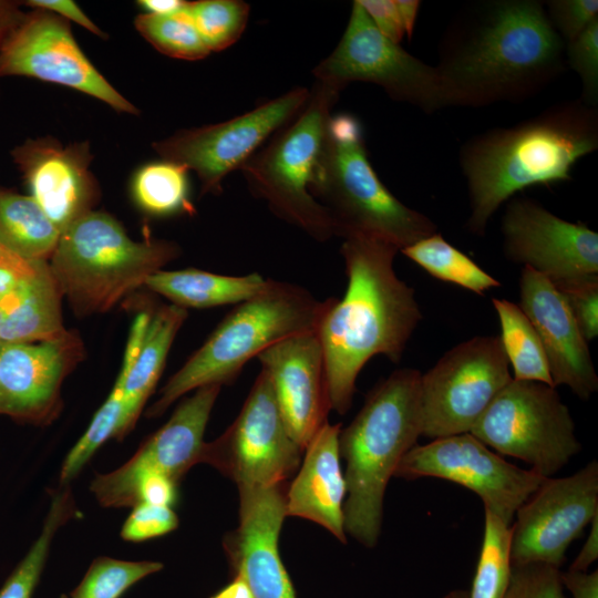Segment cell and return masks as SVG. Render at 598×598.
Here are the masks:
<instances>
[{
    "mask_svg": "<svg viewBox=\"0 0 598 598\" xmlns=\"http://www.w3.org/2000/svg\"><path fill=\"white\" fill-rule=\"evenodd\" d=\"M596 515L597 461L566 477H546L515 514L511 527L512 565L543 563L560 568L569 545Z\"/></svg>",
    "mask_w": 598,
    "mask_h": 598,
    "instance_id": "e0dca14e",
    "label": "cell"
},
{
    "mask_svg": "<svg viewBox=\"0 0 598 598\" xmlns=\"http://www.w3.org/2000/svg\"><path fill=\"white\" fill-rule=\"evenodd\" d=\"M75 514V502L69 488L58 491L52 495L41 534L3 584L0 589V598L32 597L55 533Z\"/></svg>",
    "mask_w": 598,
    "mask_h": 598,
    "instance_id": "4dcf8cb0",
    "label": "cell"
},
{
    "mask_svg": "<svg viewBox=\"0 0 598 598\" xmlns=\"http://www.w3.org/2000/svg\"><path fill=\"white\" fill-rule=\"evenodd\" d=\"M163 568L157 561L96 558L70 598H120L128 588Z\"/></svg>",
    "mask_w": 598,
    "mask_h": 598,
    "instance_id": "8d00e7d4",
    "label": "cell"
},
{
    "mask_svg": "<svg viewBox=\"0 0 598 598\" xmlns=\"http://www.w3.org/2000/svg\"><path fill=\"white\" fill-rule=\"evenodd\" d=\"M544 3L550 24L565 44L598 18L597 0H550Z\"/></svg>",
    "mask_w": 598,
    "mask_h": 598,
    "instance_id": "ab89813d",
    "label": "cell"
},
{
    "mask_svg": "<svg viewBox=\"0 0 598 598\" xmlns=\"http://www.w3.org/2000/svg\"><path fill=\"white\" fill-rule=\"evenodd\" d=\"M138 6L145 13L156 16H171L182 11L186 4L183 0H140Z\"/></svg>",
    "mask_w": 598,
    "mask_h": 598,
    "instance_id": "f907efd6",
    "label": "cell"
},
{
    "mask_svg": "<svg viewBox=\"0 0 598 598\" xmlns=\"http://www.w3.org/2000/svg\"><path fill=\"white\" fill-rule=\"evenodd\" d=\"M492 302L499 320V339L514 371L513 379L554 386L540 339L520 307L506 299L494 298Z\"/></svg>",
    "mask_w": 598,
    "mask_h": 598,
    "instance_id": "f1b7e54d",
    "label": "cell"
},
{
    "mask_svg": "<svg viewBox=\"0 0 598 598\" xmlns=\"http://www.w3.org/2000/svg\"><path fill=\"white\" fill-rule=\"evenodd\" d=\"M504 598H567L559 568L543 563L512 565Z\"/></svg>",
    "mask_w": 598,
    "mask_h": 598,
    "instance_id": "f35d334b",
    "label": "cell"
},
{
    "mask_svg": "<svg viewBox=\"0 0 598 598\" xmlns=\"http://www.w3.org/2000/svg\"><path fill=\"white\" fill-rule=\"evenodd\" d=\"M399 251L374 237L343 239L347 289L341 299H326L315 330L323 352L331 410L338 414L349 411L365 363L380 354L400 362L422 319L414 289L394 271Z\"/></svg>",
    "mask_w": 598,
    "mask_h": 598,
    "instance_id": "7a4b0ae2",
    "label": "cell"
},
{
    "mask_svg": "<svg viewBox=\"0 0 598 598\" xmlns=\"http://www.w3.org/2000/svg\"><path fill=\"white\" fill-rule=\"evenodd\" d=\"M268 282L258 272L226 276L190 268L158 270L147 278L145 286L184 309H204L239 305L260 293Z\"/></svg>",
    "mask_w": 598,
    "mask_h": 598,
    "instance_id": "4316f807",
    "label": "cell"
},
{
    "mask_svg": "<svg viewBox=\"0 0 598 598\" xmlns=\"http://www.w3.org/2000/svg\"><path fill=\"white\" fill-rule=\"evenodd\" d=\"M80 351V341L68 331L41 342H0V414L21 422H49L60 405L62 381Z\"/></svg>",
    "mask_w": 598,
    "mask_h": 598,
    "instance_id": "44dd1931",
    "label": "cell"
},
{
    "mask_svg": "<svg viewBox=\"0 0 598 598\" xmlns=\"http://www.w3.org/2000/svg\"><path fill=\"white\" fill-rule=\"evenodd\" d=\"M30 196L62 233L92 210L99 195L84 143L62 145L52 137L27 140L11 152Z\"/></svg>",
    "mask_w": 598,
    "mask_h": 598,
    "instance_id": "7402d4cb",
    "label": "cell"
},
{
    "mask_svg": "<svg viewBox=\"0 0 598 598\" xmlns=\"http://www.w3.org/2000/svg\"><path fill=\"white\" fill-rule=\"evenodd\" d=\"M485 509L484 535L468 598H504L511 574V527Z\"/></svg>",
    "mask_w": 598,
    "mask_h": 598,
    "instance_id": "1f68e13d",
    "label": "cell"
},
{
    "mask_svg": "<svg viewBox=\"0 0 598 598\" xmlns=\"http://www.w3.org/2000/svg\"><path fill=\"white\" fill-rule=\"evenodd\" d=\"M186 317V309L173 303L161 307L153 316L141 312L135 317L121 368L124 378V434L134 425L157 383Z\"/></svg>",
    "mask_w": 598,
    "mask_h": 598,
    "instance_id": "d4e9b609",
    "label": "cell"
},
{
    "mask_svg": "<svg viewBox=\"0 0 598 598\" xmlns=\"http://www.w3.org/2000/svg\"><path fill=\"white\" fill-rule=\"evenodd\" d=\"M305 450L291 437L267 373L260 370L229 427L204 444L200 462L234 481L237 488L286 483L299 468Z\"/></svg>",
    "mask_w": 598,
    "mask_h": 598,
    "instance_id": "7c38bea8",
    "label": "cell"
},
{
    "mask_svg": "<svg viewBox=\"0 0 598 598\" xmlns=\"http://www.w3.org/2000/svg\"><path fill=\"white\" fill-rule=\"evenodd\" d=\"M310 91L296 87L250 112L218 124L181 130L153 144L164 161L194 171L202 193H221L226 175L250 159L260 145L289 124L308 102Z\"/></svg>",
    "mask_w": 598,
    "mask_h": 598,
    "instance_id": "4fadbf2b",
    "label": "cell"
},
{
    "mask_svg": "<svg viewBox=\"0 0 598 598\" xmlns=\"http://www.w3.org/2000/svg\"><path fill=\"white\" fill-rule=\"evenodd\" d=\"M566 65L580 78V100L589 106L598 104V18L579 35L565 44Z\"/></svg>",
    "mask_w": 598,
    "mask_h": 598,
    "instance_id": "74e56055",
    "label": "cell"
},
{
    "mask_svg": "<svg viewBox=\"0 0 598 598\" xmlns=\"http://www.w3.org/2000/svg\"><path fill=\"white\" fill-rule=\"evenodd\" d=\"M20 276L0 267V302L14 288Z\"/></svg>",
    "mask_w": 598,
    "mask_h": 598,
    "instance_id": "db71d44e",
    "label": "cell"
},
{
    "mask_svg": "<svg viewBox=\"0 0 598 598\" xmlns=\"http://www.w3.org/2000/svg\"><path fill=\"white\" fill-rule=\"evenodd\" d=\"M134 24L146 41L168 56L194 61L210 53L186 14L185 7L171 16L141 13Z\"/></svg>",
    "mask_w": 598,
    "mask_h": 598,
    "instance_id": "d590c367",
    "label": "cell"
},
{
    "mask_svg": "<svg viewBox=\"0 0 598 598\" xmlns=\"http://www.w3.org/2000/svg\"><path fill=\"white\" fill-rule=\"evenodd\" d=\"M29 76L89 94L117 112L137 109L95 69L66 19L43 9L23 12L0 49V76Z\"/></svg>",
    "mask_w": 598,
    "mask_h": 598,
    "instance_id": "2e32d148",
    "label": "cell"
},
{
    "mask_svg": "<svg viewBox=\"0 0 598 598\" xmlns=\"http://www.w3.org/2000/svg\"><path fill=\"white\" fill-rule=\"evenodd\" d=\"M220 385L195 390L174 411L169 420L122 466L97 475L91 491L102 506L136 505V486L146 474L161 473L175 482L200 462L204 433Z\"/></svg>",
    "mask_w": 598,
    "mask_h": 598,
    "instance_id": "ac0fdd59",
    "label": "cell"
},
{
    "mask_svg": "<svg viewBox=\"0 0 598 598\" xmlns=\"http://www.w3.org/2000/svg\"><path fill=\"white\" fill-rule=\"evenodd\" d=\"M136 504L172 507L177 498V482L161 473L143 476L136 486Z\"/></svg>",
    "mask_w": 598,
    "mask_h": 598,
    "instance_id": "ee69618b",
    "label": "cell"
},
{
    "mask_svg": "<svg viewBox=\"0 0 598 598\" xmlns=\"http://www.w3.org/2000/svg\"><path fill=\"white\" fill-rule=\"evenodd\" d=\"M339 93L317 81L299 114L240 168L272 213L319 241L334 236V229L309 188Z\"/></svg>",
    "mask_w": 598,
    "mask_h": 598,
    "instance_id": "ba28073f",
    "label": "cell"
},
{
    "mask_svg": "<svg viewBox=\"0 0 598 598\" xmlns=\"http://www.w3.org/2000/svg\"><path fill=\"white\" fill-rule=\"evenodd\" d=\"M597 148L598 109L580 99L470 138L458 154L471 209L466 228L483 236L493 214L514 194L570 181L575 164Z\"/></svg>",
    "mask_w": 598,
    "mask_h": 598,
    "instance_id": "3957f363",
    "label": "cell"
},
{
    "mask_svg": "<svg viewBox=\"0 0 598 598\" xmlns=\"http://www.w3.org/2000/svg\"><path fill=\"white\" fill-rule=\"evenodd\" d=\"M519 307L543 344L554 386L567 385L579 399L598 390L588 342L580 333L564 295L545 277L523 267Z\"/></svg>",
    "mask_w": 598,
    "mask_h": 598,
    "instance_id": "603a6c76",
    "label": "cell"
},
{
    "mask_svg": "<svg viewBox=\"0 0 598 598\" xmlns=\"http://www.w3.org/2000/svg\"><path fill=\"white\" fill-rule=\"evenodd\" d=\"M60 598H70V597H68L66 595H62Z\"/></svg>",
    "mask_w": 598,
    "mask_h": 598,
    "instance_id": "9f6ffc18",
    "label": "cell"
},
{
    "mask_svg": "<svg viewBox=\"0 0 598 598\" xmlns=\"http://www.w3.org/2000/svg\"><path fill=\"white\" fill-rule=\"evenodd\" d=\"M23 12L17 1L0 0V49L6 35L18 22Z\"/></svg>",
    "mask_w": 598,
    "mask_h": 598,
    "instance_id": "681fc988",
    "label": "cell"
},
{
    "mask_svg": "<svg viewBox=\"0 0 598 598\" xmlns=\"http://www.w3.org/2000/svg\"><path fill=\"white\" fill-rule=\"evenodd\" d=\"M505 257L548 279L559 291L598 283V234L539 203L507 200L501 224Z\"/></svg>",
    "mask_w": 598,
    "mask_h": 598,
    "instance_id": "5bb4252c",
    "label": "cell"
},
{
    "mask_svg": "<svg viewBox=\"0 0 598 598\" xmlns=\"http://www.w3.org/2000/svg\"><path fill=\"white\" fill-rule=\"evenodd\" d=\"M60 230L30 195L0 190V243L28 261L48 260Z\"/></svg>",
    "mask_w": 598,
    "mask_h": 598,
    "instance_id": "83f0119b",
    "label": "cell"
},
{
    "mask_svg": "<svg viewBox=\"0 0 598 598\" xmlns=\"http://www.w3.org/2000/svg\"><path fill=\"white\" fill-rule=\"evenodd\" d=\"M590 524L589 535L578 556L571 563L569 570L587 571L598 558V515L594 517Z\"/></svg>",
    "mask_w": 598,
    "mask_h": 598,
    "instance_id": "7dc6e473",
    "label": "cell"
},
{
    "mask_svg": "<svg viewBox=\"0 0 598 598\" xmlns=\"http://www.w3.org/2000/svg\"><path fill=\"white\" fill-rule=\"evenodd\" d=\"M394 477H436L456 483L478 495L484 508L508 525L546 478L507 462L471 433L414 445L399 463Z\"/></svg>",
    "mask_w": 598,
    "mask_h": 598,
    "instance_id": "9a60e30c",
    "label": "cell"
},
{
    "mask_svg": "<svg viewBox=\"0 0 598 598\" xmlns=\"http://www.w3.org/2000/svg\"><path fill=\"white\" fill-rule=\"evenodd\" d=\"M564 587H566L574 598H598V571H574L561 573Z\"/></svg>",
    "mask_w": 598,
    "mask_h": 598,
    "instance_id": "bcb514c9",
    "label": "cell"
},
{
    "mask_svg": "<svg viewBox=\"0 0 598 598\" xmlns=\"http://www.w3.org/2000/svg\"><path fill=\"white\" fill-rule=\"evenodd\" d=\"M287 488V483L238 488L239 525L225 536L224 549L234 577L254 598H296L278 549Z\"/></svg>",
    "mask_w": 598,
    "mask_h": 598,
    "instance_id": "d6986e66",
    "label": "cell"
},
{
    "mask_svg": "<svg viewBox=\"0 0 598 598\" xmlns=\"http://www.w3.org/2000/svg\"><path fill=\"white\" fill-rule=\"evenodd\" d=\"M27 6L34 9H43L59 14L60 17L74 21L90 32L104 37L105 33L79 8V6L70 0H29Z\"/></svg>",
    "mask_w": 598,
    "mask_h": 598,
    "instance_id": "f6af8a7d",
    "label": "cell"
},
{
    "mask_svg": "<svg viewBox=\"0 0 598 598\" xmlns=\"http://www.w3.org/2000/svg\"><path fill=\"white\" fill-rule=\"evenodd\" d=\"M341 423L328 421L305 448L299 472L287 488L286 515L311 520L346 544V481L340 465Z\"/></svg>",
    "mask_w": 598,
    "mask_h": 598,
    "instance_id": "cb8c5ba5",
    "label": "cell"
},
{
    "mask_svg": "<svg viewBox=\"0 0 598 598\" xmlns=\"http://www.w3.org/2000/svg\"><path fill=\"white\" fill-rule=\"evenodd\" d=\"M291 437L303 450L331 410L324 358L315 331L286 338L257 357Z\"/></svg>",
    "mask_w": 598,
    "mask_h": 598,
    "instance_id": "ffe728a7",
    "label": "cell"
},
{
    "mask_svg": "<svg viewBox=\"0 0 598 598\" xmlns=\"http://www.w3.org/2000/svg\"><path fill=\"white\" fill-rule=\"evenodd\" d=\"M61 298L49 262L41 260L35 272L20 277L0 302V342H41L62 337L66 330Z\"/></svg>",
    "mask_w": 598,
    "mask_h": 598,
    "instance_id": "484cf974",
    "label": "cell"
},
{
    "mask_svg": "<svg viewBox=\"0 0 598 598\" xmlns=\"http://www.w3.org/2000/svg\"><path fill=\"white\" fill-rule=\"evenodd\" d=\"M178 518L172 507L138 503L125 520L121 536L128 542H143L174 530Z\"/></svg>",
    "mask_w": 598,
    "mask_h": 598,
    "instance_id": "60d3db41",
    "label": "cell"
},
{
    "mask_svg": "<svg viewBox=\"0 0 598 598\" xmlns=\"http://www.w3.org/2000/svg\"><path fill=\"white\" fill-rule=\"evenodd\" d=\"M560 292L584 339L594 340L598 336V283Z\"/></svg>",
    "mask_w": 598,
    "mask_h": 598,
    "instance_id": "b9f144b4",
    "label": "cell"
},
{
    "mask_svg": "<svg viewBox=\"0 0 598 598\" xmlns=\"http://www.w3.org/2000/svg\"><path fill=\"white\" fill-rule=\"evenodd\" d=\"M470 433L544 477L560 471L581 448L556 388L536 381L512 379Z\"/></svg>",
    "mask_w": 598,
    "mask_h": 598,
    "instance_id": "9c48e42d",
    "label": "cell"
},
{
    "mask_svg": "<svg viewBox=\"0 0 598 598\" xmlns=\"http://www.w3.org/2000/svg\"><path fill=\"white\" fill-rule=\"evenodd\" d=\"M124 378L120 372L112 392L97 410L84 434L66 455L60 472V483L68 484L110 437H122L124 416Z\"/></svg>",
    "mask_w": 598,
    "mask_h": 598,
    "instance_id": "836d02e7",
    "label": "cell"
},
{
    "mask_svg": "<svg viewBox=\"0 0 598 598\" xmlns=\"http://www.w3.org/2000/svg\"><path fill=\"white\" fill-rule=\"evenodd\" d=\"M432 277L457 285L477 295L499 287L497 279L463 251L435 233L400 250Z\"/></svg>",
    "mask_w": 598,
    "mask_h": 598,
    "instance_id": "f546056e",
    "label": "cell"
},
{
    "mask_svg": "<svg viewBox=\"0 0 598 598\" xmlns=\"http://www.w3.org/2000/svg\"><path fill=\"white\" fill-rule=\"evenodd\" d=\"M326 307L308 289L269 279L257 296L236 305L204 344L169 378L147 416H159L177 399L206 385L234 381L244 365L272 344L315 331Z\"/></svg>",
    "mask_w": 598,
    "mask_h": 598,
    "instance_id": "8992f818",
    "label": "cell"
},
{
    "mask_svg": "<svg viewBox=\"0 0 598 598\" xmlns=\"http://www.w3.org/2000/svg\"><path fill=\"white\" fill-rule=\"evenodd\" d=\"M395 4L404 28L405 34L411 39L421 1L419 0H395Z\"/></svg>",
    "mask_w": 598,
    "mask_h": 598,
    "instance_id": "816d5d0a",
    "label": "cell"
},
{
    "mask_svg": "<svg viewBox=\"0 0 598 598\" xmlns=\"http://www.w3.org/2000/svg\"><path fill=\"white\" fill-rule=\"evenodd\" d=\"M309 190L343 239L374 237L401 250L437 233L431 218L381 182L368 158L362 124L348 113L331 115Z\"/></svg>",
    "mask_w": 598,
    "mask_h": 598,
    "instance_id": "5b68a950",
    "label": "cell"
},
{
    "mask_svg": "<svg viewBox=\"0 0 598 598\" xmlns=\"http://www.w3.org/2000/svg\"><path fill=\"white\" fill-rule=\"evenodd\" d=\"M39 261H28L0 243V267L7 269L20 277L31 276L35 272Z\"/></svg>",
    "mask_w": 598,
    "mask_h": 598,
    "instance_id": "c3c4849f",
    "label": "cell"
},
{
    "mask_svg": "<svg viewBox=\"0 0 598 598\" xmlns=\"http://www.w3.org/2000/svg\"><path fill=\"white\" fill-rule=\"evenodd\" d=\"M374 27L388 39L400 43L405 34L395 0H358Z\"/></svg>",
    "mask_w": 598,
    "mask_h": 598,
    "instance_id": "7bdbcfd3",
    "label": "cell"
},
{
    "mask_svg": "<svg viewBox=\"0 0 598 598\" xmlns=\"http://www.w3.org/2000/svg\"><path fill=\"white\" fill-rule=\"evenodd\" d=\"M444 598H468V592L457 589L450 591Z\"/></svg>",
    "mask_w": 598,
    "mask_h": 598,
    "instance_id": "11a10c76",
    "label": "cell"
},
{
    "mask_svg": "<svg viewBox=\"0 0 598 598\" xmlns=\"http://www.w3.org/2000/svg\"><path fill=\"white\" fill-rule=\"evenodd\" d=\"M179 255L166 240L135 241L111 215L91 210L60 235L51 272L76 316L113 308Z\"/></svg>",
    "mask_w": 598,
    "mask_h": 598,
    "instance_id": "52a82bcc",
    "label": "cell"
},
{
    "mask_svg": "<svg viewBox=\"0 0 598 598\" xmlns=\"http://www.w3.org/2000/svg\"><path fill=\"white\" fill-rule=\"evenodd\" d=\"M210 598H254L246 582L234 577L233 580Z\"/></svg>",
    "mask_w": 598,
    "mask_h": 598,
    "instance_id": "f5cc1de1",
    "label": "cell"
},
{
    "mask_svg": "<svg viewBox=\"0 0 598 598\" xmlns=\"http://www.w3.org/2000/svg\"><path fill=\"white\" fill-rule=\"evenodd\" d=\"M187 171L164 159L141 167L133 181V194L140 207L158 216L192 209Z\"/></svg>",
    "mask_w": 598,
    "mask_h": 598,
    "instance_id": "d6a6232c",
    "label": "cell"
},
{
    "mask_svg": "<svg viewBox=\"0 0 598 598\" xmlns=\"http://www.w3.org/2000/svg\"><path fill=\"white\" fill-rule=\"evenodd\" d=\"M249 4L240 0L187 1L185 12L209 51H221L243 34Z\"/></svg>",
    "mask_w": 598,
    "mask_h": 598,
    "instance_id": "e575fe53",
    "label": "cell"
},
{
    "mask_svg": "<svg viewBox=\"0 0 598 598\" xmlns=\"http://www.w3.org/2000/svg\"><path fill=\"white\" fill-rule=\"evenodd\" d=\"M512 379L498 336L458 343L421 377V435L470 433Z\"/></svg>",
    "mask_w": 598,
    "mask_h": 598,
    "instance_id": "8fae6325",
    "label": "cell"
},
{
    "mask_svg": "<svg viewBox=\"0 0 598 598\" xmlns=\"http://www.w3.org/2000/svg\"><path fill=\"white\" fill-rule=\"evenodd\" d=\"M317 81L342 91L351 82L381 86L388 95L434 113L448 106L436 66L424 63L384 37L358 0L332 53L313 70Z\"/></svg>",
    "mask_w": 598,
    "mask_h": 598,
    "instance_id": "30bf717a",
    "label": "cell"
},
{
    "mask_svg": "<svg viewBox=\"0 0 598 598\" xmlns=\"http://www.w3.org/2000/svg\"><path fill=\"white\" fill-rule=\"evenodd\" d=\"M421 377L416 369L393 371L339 434L346 462L344 533L367 548L375 547L381 534L388 483L422 433Z\"/></svg>",
    "mask_w": 598,
    "mask_h": 598,
    "instance_id": "277c9868",
    "label": "cell"
},
{
    "mask_svg": "<svg viewBox=\"0 0 598 598\" xmlns=\"http://www.w3.org/2000/svg\"><path fill=\"white\" fill-rule=\"evenodd\" d=\"M439 54L436 69L448 106L523 102L566 66L565 42L539 0L465 6L445 30Z\"/></svg>",
    "mask_w": 598,
    "mask_h": 598,
    "instance_id": "6da1fadb",
    "label": "cell"
}]
</instances>
